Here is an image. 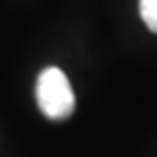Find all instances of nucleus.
Here are the masks:
<instances>
[{
	"label": "nucleus",
	"mask_w": 157,
	"mask_h": 157,
	"mask_svg": "<svg viewBox=\"0 0 157 157\" xmlns=\"http://www.w3.org/2000/svg\"><path fill=\"white\" fill-rule=\"evenodd\" d=\"M37 104L51 121H65L76 108L71 84L59 67H45L37 78Z\"/></svg>",
	"instance_id": "1"
},
{
	"label": "nucleus",
	"mask_w": 157,
	"mask_h": 157,
	"mask_svg": "<svg viewBox=\"0 0 157 157\" xmlns=\"http://www.w3.org/2000/svg\"><path fill=\"white\" fill-rule=\"evenodd\" d=\"M139 12L149 31L157 33V0H139Z\"/></svg>",
	"instance_id": "2"
}]
</instances>
